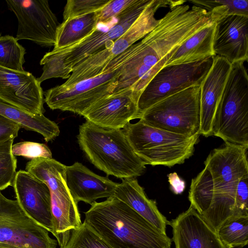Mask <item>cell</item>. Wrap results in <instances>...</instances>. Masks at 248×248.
Here are the masks:
<instances>
[{
	"label": "cell",
	"mask_w": 248,
	"mask_h": 248,
	"mask_svg": "<svg viewBox=\"0 0 248 248\" xmlns=\"http://www.w3.org/2000/svg\"><path fill=\"white\" fill-rule=\"evenodd\" d=\"M134 153L145 163L171 167L191 157L200 134L180 135L149 125L140 120L123 128Z\"/></svg>",
	"instance_id": "cell-4"
},
{
	"label": "cell",
	"mask_w": 248,
	"mask_h": 248,
	"mask_svg": "<svg viewBox=\"0 0 248 248\" xmlns=\"http://www.w3.org/2000/svg\"><path fill=\"white\" fill-rule=\"evenodd\" d=\"M140 120L180 135L200 134V86L189 87L159 101L146 109Z\"/></svg>",
	"instance_id": "cell-8"
},
{
	"label": "cell",
	"mask_w": 248,
	"mask_h": 248,
	"mask_svg": "<svg viewBox=\"0 0 248 248\" xmlns=\"http://www.w3.org/2000/svg\"><path fill=\"white\" fill-rule=\"evenodd\" d=\"M0 248H18L9 245L0 243Z\"/></svg>",
	"instance_id": "cell-38"
},
{
	"label": "cell",
	"mask_w": 248,
	"mask_h": 248,
	"mask_svg": "<svg viewBox=\"0 0 248 248\" xmlns=\"http://www.w3.org/2000/svg\"><path fill=\"white\" fill-rule=\"evenodd\" d=\"M248 175L242 178L237 186L234 217L248 215Z\"/></svg>",
	"instance_id": "cell-35"
},
{
	"label": "cell",
	"mask_w": 248,
	"mask_h": 248,
	"mask_svg": "<svg viewBox=\"0 0 248 248\" xmlns=\"http://www.w3.org/2000/svg\"><path fill=\"white\" fill-rule=\"evenodd\" d=\"M136 0H110L95 12L98 24H107L116 18Z\"/></svg>",
	"instance_id": "cell-34"
},
{
	"label": "cell",
	"mask_w": 248,
	"mask_h": 248,
	"mask_svg": "<svg viewBox=\"0 0 248 248\" xmlns=\"http://www.w3.org/2000/svg\"><path fill=\"white\" fill-rule=\"evenodd\" d=\"M21 127L17 124L0 115V141L15 139Z\"/></svg>",
	"instance_id": "cell-36"
},
{
	"label": "cell",
	"mask_w": 248,
	"mask_h": 248,
	"mask_svg": "<svg viewBox=\"0 0 248 248\" xmlns=\"http://www.w3.org/2000/svg\"><path fill=\"white\" fill-rule=\"evenodd\" d=\"M116 187L114 196L126 203L139 215L166 234L170 221L159 211L155 201L149 199L136 178L122 179Z\"/></svg>",
	"instance_id": "cell-21"
},
{
	"label": "cell",
	"mask_w": 248,
	"mask_h": 248,
	"mask_svg": "<svg viewBox=\"0 0 248 248\" xmlns=\"http://www.w3.org/2000/svg\"><path fill=\"white\" fill-rule=\"evenodd\" d=\"M109 0H68L64 6L63 21L95 13L103 8Z\"/></svg>",
	"instance_id": "cell-32"
},
{
	"label": "cell",
	"mask_w": 248,
	"mask_h": 248,
	"mask_svg": "<svg viewBox=\"0 0 248 248\" xmlns=\"http://www.w3.org/2000/svg\"><path fill=\"white\" fill-rule=\"evenodd\" d=\"M60 248H111L84 222L70 231Z\"/></svg>",
	"instance_id": "cell-30"
},
{
	"label": "cell",
	"mask_w": 248,
	"mask_h": 248,
	"mask_svg": "<svg viewBox=\"0 0 248 248\" xmlns=\"http://www.w3.org/2000/svg\"><path fill=\"white\" fill-rule=\"evenodd\" d=\"M91 205L84 222L111 248H170L167 234L114 196Z\"/></svg>",
	"instance_id": "cell-2"
},
{
	"label": "cell",
	"mask_w": 248,
	"mask_h": 248,
	"mask_svg": "<svg viewBox=\"0 0 248 248\" xmlns=\"http://www.w3.org/2000/svg\"><path fill=\"white\" fill-rule=\"evenodd\" d=\"M151 0H136L116 18L111 26L98 27L88 37L73 46L51 51L61 57L72 73L74 66L85 59L103 50L122 36L133 24Z\"/></svg>",
	"instance_id": "cell-11"
},
{
	"label": "cell",
	"mask_w": 248,
	"mask_h": 248,
	"mask_svg": "<svg viewBox=\"0 0 248 248\" xmlns=\"http://www.w3.org/2000/svg\"><path fill=\"white\" fill-rule=\"evenodd\" d=\"M168 0H151L140 16L119 38L103 50L85 59L76 64L70 77L60 86L68 88L83 80L103 73L107 65L139 40L142 39L159 23L155 14L160 8L168 7Z\"/></svg>",
	"instance_id": "cell-7"
},
{
	"label": "cell",
	"mask_w": 248,
	"mask_h": 248,
	"mask_svg": "<svg viewBox=\"0 0 248 248\" xmlns=\"http://www.w3.org/2000/svg\"><path fill=\"white\" fill-rule=\"evenodd\" d=\"M78 144L89 160L108 176L136 178L145 163L134 153L122 129L104 128L86 121L79 125Z\"/></svg>",
	"instance_id": "cell-3"
},
{
	"label": "cell",
	"mask_w": 248,
	"mask_h": 248,
	"mask_svg": "<svg viewBox=\"0 0 248 248\" xmlns=\"http://www.w3.org/2000/svg\"><path fill=\"white\" fill-rule=\"evenodd\" d=\"M0 243L18 248H56L57 241L49 232L32 219L17 200L0 191Z\"/></svg>",
	"instance_id": "cell-10"
},
{
	"label": "cell",
	"mask_w": 248,
	"mask_h": 248,
	"mask_svg": "<svg viewBox=\"0 0 248 248\" xmlns=\"http://www.w3.org/2000/svg\"><path fill=\"white\" fill-rule=\"evenodd\" d=\"M245 62L231 64L214 121L212 135L248 147V75Z\"/></svg>",
	"instance_id": "cell-6"
},
{
	"label": "cell",
	"mask_w": 248,
	"mask_h": 248,
	"mask_svg": "<svg viewBox=\"0 0 248 248\" xmlns=\"http://www.w3.org/2000/svg\"><path fill=\"white\" fill-rule=\"evenodd\" d=\"M175 248H228L218 235L190 205L170 221Z\"/></svg>",
	"instance_id": "cell-18"
},
{
	"label": "cell",
	"mask_w": 248,
	"mask_h": 248,
	"mask_svg": "<svg viewBox=\"0 0 248 248\" xmlns=\"http://www.w3.org/2000/svg\"><path fill=\"white\" fill-rule=\"evenodd\" d=\"M14 140L0 141V191L13 185L16 174V159L12 153Z\"/></svg>",
	"instance_id": "cell-31"
},
{
	"label": "cell",
	"mask_w": 248,
	"mask_h": 248,
	"mask_svg": "<svg viewBox=\"0 0 248 248\" xmlns=\"http://www.w3.org/2000/svg\"><path fill=\"white\" fill-rule=\"evenodd\" d=\"M138 43L112 60L103 73L68 88L56 86L46 91L44 101L51 109L68 111L82 116L100 99L113 93L124 65L135 54Z\"/></svg>",
	"instance_id": "cell-5"
},
{
	"label": "cell",
	"mask_w": 248,
	"mask_h": 248,
	"mask_svg": "<svg viewBox=\"0 0 248 248\" xmlns=\"http://www.w3.org/2000/svg\"><path fill=\"white\" fill-rule=\"evenodd\" d=\"M215 24L205 27L185 41L165 66L192 62L215 56L213 41Z\"/></svg>",
	"instance_id": "cell-22"
},
{
	"label": "cell",
	"mask_w": 248,
	"mask_h": 248,
	"mask_svg": "<svg viewBox=\"0 0 248 248\" xmlns=\"http://www.w3.org/2000/svg\"><path fill=\"white\" fill-rule=\"evenodd\" d=\"M0 115L17 124L21 128L38 133L46 142L54 139L60 133L57 124L44 114L32 115L1 100Z\"/></svg>",
	"instance_id": "cell-24"
},
{
	"label": "cell",
	"mask_w": 248,
	"mask_h": 248,
	"mask_svg": "<svg viewBox=\"0 0 248 248\" xmlns=\"http://www.w3.org/2000/svg\"><path fill=\"white\" fill-rule=\"evenodd\" d=\"M26 171L45 183L54 195L70 194L66 183V166L48 158L32 159L26 166Z\"/></svg>",
	"instance_id": "cell-23"
},
{
	"label": "cell",
	"mask_w": 248,
	"mask_h": 248,
	"mask_svg": "<svg viewBox=\"0 0 248 248\" xmlns=\"http://www.w3.org/2000/svg\"><path fill=\"white\" fill-rule=\"evenodd\" d=\"M215 56L231 64L248 61V16L232 15L216 22L213 41Z\"/></svg>",
	"instance_id": "cell-17"
},
{
	"label": "cell",
	"mask_w": 248,
	"mask_h": 248,
	"mask_svg": "<svg viewBox=\"0 0 248 248\" xmlns=\"http://www.w3.org/2000/svg\"><path fill=\"white\" fill-rule=\"evenodd\" d=\"M12 153L14 156H22L31 159L38 157L52 158L51 152L46 144L32 141L13 144Z\"/></svg>",
	"instance_id": "cell-33"
},
{
	"label": "cell",
	"mask_w": 248,
	"mask_h": 248,
	"mask_svg": "<svg viewBox=\"0 0 248 248\" xmlns=\"http://www.w3.org/2000/svg\"><path fill=\"white\" fill-rule=\"evenodd\" d=\"M194 5L205 9L216 23L219 19L232 15L248 16V0H189Z\"/></svg>",
	"instance_id": "cell-28"
},
{
	"label": "cell",
	"mask_w": 248,
	"mask_h": 248,
	"mask_svg": "<svg viewBox=\"0 0 248 248\" xmlns=\"http://www.w3.org/2000/svg\"><path fill=\"white\" fill-rule=\"evenodd\" d=\"M26 51L16 39L9 35H0V66L16 71L25 70L23 64Z\"/></svg>",
	"instance_id": "cell-29"
},
{
	"label": "cell",
	"mask_w": 248,
	"mask_h": 248,
	"mask_svg": "<svg viewBox=\"0 0 248 248\" xmlns=\"http://www.w3.org/2000/svg\"><path fill=\"white\" fill-rule=\"evenodd\" d=\"M139 97L130 89L114 92L96 102L82 116L102 128L122 129L131 120L139 118Z\"/></svg>",
	"instance_id": "cell-15"
},
{
	"label": "cell",
	"mask_w": 248,
	"mask_h": 248,
	"mask_svg": "<svg viewBox=\"0 0 248 248\" xmlns=\"http://www.w3.org/2000/svg\"><path fill=\"white\" fill-rule=\"evenodd\" d=\"M12 186L16 200L26 214L53 235L51 194L47 186L27 171L20 170Z\"/></svg>",
	"instance_id": "cell-16"
},
{
	"label": "cell",
	"mask_w": 248,
	"mask_h": 248,
	"mask_svg": "<svg viewBox=\"0 0 248 248\" xmlns=\"http://www.w3.org/2000/svg\"><path fill=\"white\" fill-rule=\"evenodd\" d=\"M217 233L228 248L244 247L248 243V215L230 217L219 228Z\"/></svg>",
	"instance_id": "cell-27"
},
{
	"label": "cell",
	"mask_w": 248,
	"mask_h": 248,
	"mask_svg": "<svg viewBox=\"0 0 248 248\" xmlns=\"http://www.w3.org/2000/svg\"><path fill=\"white\" fill-rule=\"evenodd\" d=\"M0 100L32 115H42L45 111L41 83L25 71L0 66Z\"/></svg>",
	"instance_id": "cell-14"
},
{
	"label": "cell",
	"mask_w": 248,
	"mask_h": 248,
	"mask_svg": "<svg viewBox=\"0 0 248 248\" xmlns=\"http://www.w3.org/2000/svg\"><path fill=\"white\" fill-rule=\"evenodd\" d=\"M214 183L209 170L204 167L191 180L188 194L191 205L202 216L209 207L213 196Z\"/></svg>",
	"instance_id": "cell-26"
},
{
	"label": "cell",
	"mask_w": 248,
	"mask_h": 248,
	"mask_svg": "<svg viewBox=\"0 0 248 248\" xmlns=\"http://www.w3.org/2000/svg\"><path fill=\"white\" fill-rule=\"evenodd\" d=\"M221 148L215 149L204 161L214 183L213 195L234 198L239 181L248 175V147L225 142Z\"/></svg>",
	"instance_id": "cell-13"
},
{
	"label": "cell",
	"mask_w": 248,
	"mask_h": 248,
	"mask_svg": "<svg viewBox=\"0 0 248 248\" xmlns=\"http://www.w3.org/2000/svg\"><path fill=\"white\" fill-rule=\"evenodd\" d=\"M168 177L170 189L174 193L179 194L184 191L186 187L185 182L176 172L169 174Z\"/></svg>",
	"instance_id": "cell-37"
},
{
	"label": "cell",
	"mask_w": 248,
	"mask_h": 248,
	"mask_svg": "<svg viewBox=\"0 0 248 248\" xmlns=\"http://www.w3.org/2000/svg\"><path fill=\"white\" fill-rule=\"evenodd\" d=\"M173 0L170 10L138 43L135 54L124 65L114 91L130 89L141 93L187 39L215 23L205 9Z\"/></svg>",
	"instance_id": "cell-1"
},
{
	"label": "cell",
	"mask_w": 248,
	"mask_h": 248,
	"mask_svg": "<svg viewBox=\"0 0 248 248\" xmlns=\"http://www.w3.org/2000/svg\"><path fill=\"white\" fill-rule=\"evenodd\" d=\"M66 183L77 203L81 201L90 204L98 199L114 196L118 184L108 176L95 174L78 162L66 166Z\"/></svg>",
	"instance_id": "cell-20"
},
{
	"label": "cell",
	"mask_w": 248,
	"mask_h": 248,
	"mask_svg": "<svg viewBox=\"0 0 248 248\" xmlns=\"http://www.w3.org/2000/svg\"><path fill=\"white\" fill-rule=\"evenodd\" d=\"M18 21L16 39L31 40L43 47L54 46L60 23L47 0H7Z\"/></svg>",
	"instance_id": "cell-12"
},
{
	"label": "cell",
	"mask_w": 248,
	"mask_h": 248,
	"mask_svg": "<svg viewBox=\"0 0 248 248\" xmlns=\"http://www.w3.org/2000/svg\"><path fill=\"white\" fill-rule=\"evenodd\" d=\"M231 67L225 58L215 56L212 66L200 86V134L212 135L216 110Z\"/></svg>",
	"instance_id": "cell-19"
},
{
	"label": "cell",
	"mask_w": 248,
	"mask_h": 248,
	"mask_svg": "<svg viewBox=\"0 0 248 248\" xmlns=\"http://www.w3.org/2000/svg\"><path fill=\"white\" fill-rule=\"evenodd\" d=\"M214 57L162 67L139 97V119L146 109L159 101L189 87L201 86L212 66Z\"/></svg>",
	"instance_id": "cell-9"
},
{
	"label": "cell",
	"mask_w": 248,
	"mask_h": 248,
	"mask_svg": "<svg viewBox=\"0 0 248 248\" xmlns=\"http://www.w3.org/2000/svg\"><path fill=\"white\" fill-rule=\"evenodd\" d=\"M98 24L95 13L63 21L58 27L53 49L69 47L82 41Z\"/></svg>",
	"instance_id": "cell-25"
}]
</instances>
